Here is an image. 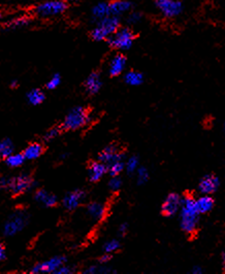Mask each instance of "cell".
<instances>
[{
  "instance_id": "obj_1",
  "label": "cell",
  "mask_w": 225,
  "mask_h": 274,
  "mask_svg": "<svg viewBox=\"0 0 225 274\" xmlns=\"http://www.w3.org/2000/svg\"><path fill=\"white\" fill-rule=\"evenodd\" d=\"M199 210L197 208L196 199L192 196L186 195L182 197V206L180 210V226L181 229L188 235L196 232L199 222Z\"/></svg>"
},
{
  "instance_id": "obj_2",
  "label": "cell",
  "mask_w": 225,
  "mask_h": 274,
  "mask_svg": "<svg viewBox=\"0 0 225 274\" xmlns=\"http://www.w3.org/2000/svg\"><path fill=\"white\" fill-rule=\"evenodd\" d=\"M2 189L9 190L13 195H22L36 186V182L27 174H21L14 178L3 176L0 180Z\"/></svg>"
},
{
  "instance_id": "obj_3",
  "label": "cell",
  "mask_w": 225,
  "mask_h": 274,
  "mask_svg": "<svg viewBox=\"0 0 225 274\" xmlns=\"http://www.w3.org/2000/svg\"><path fill=\"white\" fill-rule=\"evenodd\" d=\"M90 31V36L95 42H103L111 38L121 27V18L109 16L98 21Z\"/></svg>"
},
{
  "instance_id": "obj_4",
  "label": "cell",
  "mask_w": 225,
  "mask_h": 274,
  "mask_svg": "<svg viewBox=\"0 0 225 274\" xmlns=\"http://www.w3.org/2000/svg\"><path fill=\"white\" fill-rule=\"evenodd\" d=\"M68 8L64 0H43L32 8L33 14L39 19H52L63 14Z\"/></svg>"
},
{
  "instance_id": "obj_5",
  "label": "cell",
  "mask_w": 225,
  "mask_h": 274,
  "mask_svg": "<svg viewBox=\"0 0 225 274\" xmlns=\"http://www.w3.org/2000/svg\"><path fill=\"white\" fill-rule=\"evenodd\" d=\"M91 120L88 110L84 106H76L72 108L65 116L61 124L62 130L75 131L87 125Z\"/></svg>"
},
{
  "instance_id": "obj_6",
  "label": "cell",
  "mask_w": 225,
  "mask_h": 274,
  "mask_svg": "<svg viewBox=\"0 0 225 274\" xmlns=\"http://www.w3.org/2000/svg\"><path fill=\"white\" fill-rule=\"evenodd\" d=\"M29 214L24 210L14 212L7 220L4 225V235L7 237L15 236L21 232L28 224Z\"/></svg>"
},
{
  "instance_id": "obj_7",
  "label": "cell",
  "mask_w": 225,
  "mask_h": 274,
  "mask_svg": "<svg viewBox=\"0 0 225 274\" xmlns=\"http://www.w3.org/2000/svg\"><path fill=\"white\" fill-rule=\"evenodd\" d=\"M134 40V32L129 27H120V29L106 42L112 48L123 52V50L131 48Z\"/></svg>"
},
{
  "instance_id": "obj_8",
  "label": "cell",
  "mask_w": 225,
  "mask_h": 274,
  "mask_svg": "<svg viewBox=\"0 0 225 274\" xmlns=\"http://www.w3.org/2000/svg\"><path fill=\"white\" fill-rule=\"evenodd\" d=\"M154 6L167 19H174L184 12V4L181 0H154Z\"/></svg>"
},
{
  "instance_id": "obj_9",
  "label": "cell",
  "mask_w": 225,
  "mask_h": 274,
  "mask_svg": "<svg viewBox=\"0 0 225 274\" xmlns=\"http://www.w3.org/2000/svg\"><path fill=\"white\" fill-rule=\"evenodd\" d=\"M66 258L62 256H55L47 261L38 263L34 265L30 270L31 273H54L57 269H59L62 265L66 264Z\"/></svg>"
},
{
  "instance_id": "obj_10",
  "label": "cell",
  "mask_w": 225,
  "mask_h": 274,
  "mask_svg": "<svg viewBox=\"0 0 225 274\" xmlns=\"http://www.w3.org/2000/svg\"><path fill=\"white\" fill-rule=\"evenodd\" d=\"M98 160L102 162L103 164H106L108 167L112 165L113 163H116L119 161H124L125 155L122 152H120L115 144H110L100 152V154L98 155Z\"/></svg>"
},
{
  "instance_id": "obj_11",
  "label": "cell",
  "mask_w": 225,
  "mask_h": 274,
  "mask_svg": "<svg viewBox=\"0 0 225 274\" xmlns=\"http://www.w3.org/2000/svg\"><path fill=\"white\" fill-rule=\"evenodd\" d=\"M181 206L182 197L177 193H170L166 196L162 203L161 212L165 216H174L181 210Z\"/></svg>"
},
{
  "instance_id": "obj_12",
  "label": "cell",
  "mask_w": 225,
  "mask_h": 274,
  "mask_svg": "<svg viewBox=\"0 0 225 274\" xmlns=\"http://www.w3.org/2000/svg\"><path fill=\"white\" fill-rule=\"evenodd\" d=\"M219 186V178L214 174H205L198 182V191L201 195H212L218 190Z\"/></svg>"
},
{
  "instance_id": "obj_13",
  "label": "cell",
  "mask_w": 225,
  "mask_h": 274,
  "mask_svg": "<svg viewBox=\"0 0 225 274\" xmlns=\"http://www.w3.org/2000/svg\"><path fill=\"white\" fill-rule=\"evenodd\" d=\"M86 198V193L83 190H74L68 192L62 200V204L63 206L67 210H75L76 208H78L81 203L84 201V199Z\"/></svg>"
},
{
  "instance_id": "obj_14",
  "label": "cell",
  "mask_w": 225,
  "mask_h": 274,
  "mask_svg": "<svg viewBox=\"0 0 225 274\" xmlns=\"http://www.w3.org/2000/svg\"><path fill=\"white\" fill-rule=\"evenodd\" d=\"M133 8L134 4L130 0H113V2H110L111 16H119V18L129 14L133 10Z\"/></svg>"
},
{
  "instance_id": "obj_15",
  "label": "cell",
  "mask_w": 225,
  "mask_h": 274,
  "mask_svg": "<svg viewBox=\"0 0 225 274\" xmlns=\"http://www.w3.org/2000/svg\"><path fill=\"white\" fill-rule=\"evenodd\" d=\"M126 57L123 54H116L112 57L109 63V74L111 76H118L122 74L126 68Z\"/></svg>"
},
{
  "instance_id": "obj_16",
  "label": "cell",
  "mask_w": 225,
  "mask_h": 274,
  "mask_svg": "<svg viewBox=\"0 0 225 274\" xmlns=\"http://www.w3.org/2000/svg\"><path fill=\"white\" fill-rule=\"evenodd\" d=\"M84 87L86 92L90 95H95L97 94L101 87H102V80H101V76L98 72H91L87 78L85 80L84 82Z\"/></svg>"
},
{
  "instance_id": "obj_17",
  "label": "cell",
  "mask_w": 225,
  "mask_h": 274,
  "mask_svg": "<svg viewBox=\"0 0 225 274\" xmlns=\"http://www.w3.org/2000/svg\"><path fill=\"white\" fill-rule=\"evenodd\" d=\"M108 172V167L99 160L92 162L88 167V178L92 182L100 180L103 176Z\"/></svg>"
},
{
  "instance_id": "obj_18",
  "label": "cell",
  "mask_w": 225,
  "mask_h": 274,
  "mask_svg": "<svg viewBox=\"0 0 225 274\" xmlns=\"http://www.w3.org/2000/svg\"><path fill=\"white\" fill-rule=\"evenodd\" d=\"M109 16H111L110 2H100L93 6L91 10V21L93 24H96L98 21L107 18Z\"/></svg>"
},
{
  "instance_id": "obj_19",
  "label": "cell",
  "mask_w": 225,
  "mask_h": 274,
  "mask_svg": "<svg viewBox=\"0 0 225 274\" xmlns=\"http://www.w3.org/2000/svg\"><path fill=\"white\" fill-rule=\"evenodd\" d=\"M31 18L28 16H15L13 19H10L4 24V29L6 31H15V30H20L23 28H26L30 25Z\"/></svg>"
},
{
  "instance_id": "obj_20",
  "label": "cell",
  "mask_w": 225,
  "mask_h": 274,
  "mask_svg": "<svg viewBox=\"0 0 225 274\" xmlns=\"http://www.w3.org/2000/svg\"><path fill=\"white\" fill-rule=\"evenodd\" d=\"M34 200L42 204L45 208H54L58 203V199L54 194H51L46 190H38L34 194Z\"/></svg>"
},
{
  "instance_id": "obj_21",
  "label": "cell",
  "mask_w": 225,
  "mask_h": 274,
  "mask_svg": "<svg viewBox=\"0 0 225 274\" xmlns=\"http://www.w3.org/2000/svg\"><path fill=\"white\" fill-rule=\"evenodd\" d=\"M87 214L94 220H100L106 216V206L105 204L100 202H91L87 205V208H86Z\"/></svg>"
},
{
  "instance_id": "obj_22",
  "label": "cell",
  "mask_w": 225,
  "mask_h": 274,
  "mask_svg": "<svg viewBox=\"0 0 225 274\" xmlns=\"http://www.w3.org/2000/svg\"><path fill=\"white\" fill-rule=\"evenodd\" d=\"M44 146L40 142H32L26 146L23 154L26 158V160L32 161L39 159L44 152Z\"/></svg>"
},
{
  "instance_id": "obj_23",
  "label": "cell",
  "mask_w": 225,
  "mask_h": 274,
  "mask_svg": "<svg viewBox=\"0 0 225 274\" xmlns=\"http://www.w3.org/2000/svg\"><path fill=\"white\" fill-rule=\"evenodd\" d=\"M196 204L197 208L201 214L210 212L214 208L215 201L211 195H201L199 198L196 199Z\"/></svg>"
},
{
  "instance_id": "obj_24",
  "label": "cell",
  "mask_w": 225,
  "mask_h": 274,
  "mask_svg": "<svg viewBox=\"0 0 225 274\" xmlns=\"http://www.w3.org/2000/svg\"><path fill=\"white\" fill-rule=\"evenodd\" d=\"M26 99H27V102L29 104L37 106L42 104L45 101L46 95L41 89H32L27 93Z\"/></svg>"
},
{
  "instance_id": "obj_25",
  "label": "cell",
  "mask_w": 225,
  "mask_h": 274,
  "mask_svg": "<svg viewBox=\"0 0 225 274\" xmlns=\"http://www.w3.org/2000/svg\"><path fill=\"white\" fill-rule=\"evenodd\" d=\"M124 80L127 84L132 86V87H137V86H141L144 82V76L140 72L130 70L125 74Z\"/></svg>"
},
{
  "instance_id": "obj_26",
  "label": "cell",
  "mask_w": 225,
  "mask_h": 274,
  "mask_svg": "<svg viewBox=\"0 0 225 274\" xmlns=\"http://www.w3.org/2000/svg\"><path fill=\"white\" fill-rule=\"evenodd\" d=\"M25 161H26V158H25L23 152L22 154H13V155H11L5 159L7 166H9L10 168L21 167Z\"/></svg>"
},
{
  "instance_id": "obj_27",
  "label": "cell",
  "mask_w": 225,
  "mask_h": 274,
  "mask_svg": "<svg viewBox=\"0 0 225 274\" xmlns=\"http://www.w3.org/2000/svg\"><path fill=\"white\" fill-rule=\"evenodd\" d=\"M15 152V146L11 138H4L0 142V156L6 159Z\"/></svg>"
},
{
  "instance_id": "obj_28",
  "label": "cell",
  "mask_w": 225,
  "mask_h": 274,
  "mask_svg": "<svg viewBox=\"0 0 225 274\" xmlns=\"http://www.w3.org/2000/svg\"><path fill=\"white\" fill-rule=\"evenodd\" d=\"M86 274H109V273H116L117 271L113 270L110 267H107L106 264H100V265H92L85 269L83 271Z\"/></svg>"
},
{
  "instance_id": "obj_29",
  "label": "cell",
  "mask_w": 225,
  "mask_h": 274,
  "mask_svg": "<svg viewBox=\"0 0 225 274\" xmlns=\"http://www.w3.org/2000/svg\"><path fill=\"white\" fill-rule=\"evenodd\" d=\"M125 169V162L124 161H119L116 163H113L112 165L108 166V174L111 176H120V174Z\"/></svg>"
},
{
  "instance_id": "obj_30",
  "label": "cell",
  "mask_w": 225,
  "mask_h": 274,
  "mask_svg": "<svg viewBox=\"0 0 225 274\" xmlns=\"http://www.w3.org/2000/svg\"><path fill=\"white\" fill-rule=\"evenodd\" d=\"M144 18V16L141 12L137 10H131L129 14H127L126 16V22L128 25L132 26V25H136L138 23H141L142 20Z\"/></svg>"
},
{
  "instance_id": "obj_31",
  "label": "cell",
  "mask_w": 225,
  "mask_h": 274,
  "mask_svg": "<svg viewBox=\"0 0 225 274\" xmlns=\"http://www.w3.org/2000/svg\"><path fill=\"white\" fill-rule=\"evenodd\" d=\"M138 167H140V166H138V158L136 156H131L125 162V169H126L127 172L130 174L136 172Z\"/></svg>"
},
{
  "instance_id": "obj_32",
  "label": "cell",
  "mask_w": 225,
  "mask_h": 274,
  "mask_svg": "<svg viewBox=\"0 0 225 274\" xmlns=\"http://www.w3.org/2000/svg\"><path fill=\"white\" fill-rule=\"evenodd\" d=\"M149 180V171L145 167H138L136 171V182L138 184H144Z\"/></svg>"
},
{
  "instance_id": "obj_33",
  "label": "cell",
  "mask_w": 225,
  "mask_h": 274,
  "mask_svg": "<svg viewBox=\"0 0 225 274\" xmlns=\"http://www.w3.org/2000/svg\"><path fill=\"white\" fill-rule=\"evenodd\" d=\"M61 84V76L59 74H54L51 76V78L48 80L46 87L48 90H55L56 88L59 87V84Z\"/></svg>"
},
{
  "instance_id": "obj_34",
  "label": "cell",
  "mask_w": 225,
  "mask_h": 274,
  "mask_svg": "<svg viewBox=\"0 0 225 274\" xmlns=\"http://www.w3.org/2000/svg\"><path fill=\"white\" fill-rule=\"evenodd\" d=\"M120 248V242L117 239H111V240L107 242L103 246V252H109V254H113L115 252H117Z\"/></svg>"
},
{
  "instance_id": "obj_35",
  "label": "cell",
  "mask_w": 225,
  "mask_h": 274,
  "mask_svg": "<svg viewBox=\"0 0 225 274\" xmlns=\"http://www.w3.org/2000/svg\"><path fill=\"white\" fill-rule=\"evenodd\" d=\"M62 128L61 127H53V128H51L50 130H48L46 132V134L44 135V140L45 142H51V140H55L56 137L60 134Z\"/></svg>"
},
{
  "instance_id": "obj_36",
  "label": "cell",
  "mask_w": 225,
  "mask_h": 274,
  "mask_svg": "<svg viewBox=\"0 0 225 274\" xmlns=\"http://www.w3.org/2000/svg\"><path fill=\"white\" fill-rule=\"evenodd\" d=\"M121 186H122V178H120V176H111V180H109V188H110V189L113 192H116V191L121 189Z\"/></svg>"
},
{
  "instance_id": "obj_37",
  "label": "cell",
  "mask_w": 225,
  "mask_h": 274,
  "mask_svg": "<svg viewBox=\"0 0 225 274\" xmlns=\"http://www.w3.org/2000/svg\"><path fill=\"white\" fill-rule=\"evenodd\" d=\"M74 272H75V268L74 267H71V266L64 264L59 269H57L54 272V274H72Z\"/></svg>"
},
{
  "instance_id": "obj_38",
  "label": "cell",
  "mask_w": 225,
  "mask_h": 274,
  "mask_svg": "<svg viewBox=\"0 0 225 274\" xmlns=\"http://www.w3.org/2000/svg\"><path fill=\"white\" fill-rule=\"evenodd\" d=\"M112 260V256L109 252H105L99 258V264H107Z\"/></svg>"
},
{
  "instance_id": "obj_39",
  "label": "cell",
  "mask_w": 225,
  "mask_h": 274,
  "mask_svg": "<svg viewBox=\"0 0 225 274\" xmlns=\"http://www.w3.org/2000/svg\"><path fill=\"white\" fill-rule=\"evenodd\" d=\"M128 231V224H126V222H123V224H121L120 227H119V234L121 236H124Z\"/></svg>"
},
{
  "instance_id": "obj_40",
  "label": "cell",
  "mask_w": 225,
  "mask_h": 274,
  "mask_svg": "<svg viewBox=\"0 0 225 274\" xmlns=\"http://www.w3.org/2000/svg\"><path fill=\"white\" fill-rule=\"evenodd\" d=\"M7 259V250L4 246H0V260L5 261Z\"/></svg>"
},
{
  "instance_id": "obj_41",
  "label": "cell",
  "mask_w": 225,
  "mask_h": 274,
  "mask_svg": "<svg viewBox=\"0 0 225 274\" xmlns=\"http://www.w3.org/2000/svg\"><path fill=\"white\" fill-rule=\"evenodd\" d=\"M202 272H203L202 268H201V267H198V266L193 267L192 270H191V273H192V274H201Z\"/></svg>"
},
{
  "instance_id": "obj_42",
  "label": "cell",
  "mask_w": 225,
  "mask_h": 274,
  "mask_svg": "<svg viewBox=\"0 0 225 274\" xmlns=\"http://www.w3.org/2000/svg\"><path fill=\"white\" fill-rule=\"evenodd\" d=\"M18 86H19V82L17 80H11V84H10V87L12 89H16V88H18Z\"/></svg>"
},
{
  "instance_id": "obj_43",
  "label": "cell",
  "mask_w": 225,
  "mask_h": 274,
  "mask_svg": "<svg viewBox=\"0 0 225 274\" xmlns=\"http://www.w3.org/2000/svg\"><path fill=\"white\" fill-rule=\"evenodd\" d=\"M222 265H223V269L225 271V252L222 254Z\"/></svg>"
},
{
  "instance_id": "obj_44",
  "label": "cell",
  "mask_w": 225,
  "mask_h": 274,
  "mask_svg": "<svg viewBox=\"0 0 225 274\" xmlns=\"http://www.w3.org/2000/svg\"><path fill=\"white\" fill-rule=\"evenodd\" d=\"M64 2L68 4V2H80V0H64Z\"/></svg>"
},
{
  "instance_id": "obj_45",
  "label": "cell",
  "mask_w": 225,
  "mask_h": 274,
  "mask_svg": "<svg viewBox=\"0 0 225 274\" xmlns=\"http://www.w3.org/2000/svg\"><path fill=\"white\" fill-rule=\"evenodd\" d=\"M68 157V154H63V155H61V159H65Z\"/></svg>"
},
{
  "instance_id": "obj_46",
  "label": "cell",
  "mask_w": 225,
  "mask_h": 274,
  "mask_svg": "<svg viewBox=\"0 0 225 274\" xmlns=\"http://www.w3.org/2000/svg\"><path fill=\"white\" fill-rule=\"evenodd\" d=\"M223 131L225 132V122H224V124H223Z\"/></svg>"
}]
</instances>
